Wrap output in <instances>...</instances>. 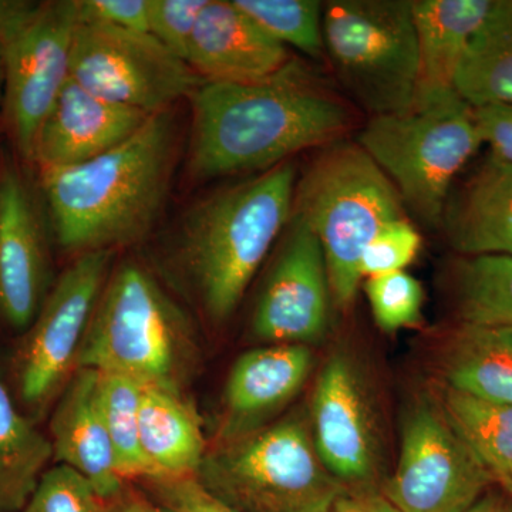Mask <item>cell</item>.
Returning a JSON list of instances; mask_svg holds the SVG:
<instances>
[{
	"instance_id": "35",
	"label": "cell",
	"mask_w": 512,
	"mask_h": 512,
	"mask_svg": "<svg viewBox=\"0 0 512 512\" xmlns=\"http://www.w3.org/2000/svg\"><path fill=\"white\" fill-rule=\"evenodd\" d=\"M80 22L148 33V0H77Z\"/></svg>"
},
{
	"instance_id": "2",
	"label": "cell",
	"mask_w": 512,
	"mask_h": 512,
	"mask_svg": "<svg viewBox=\"0 0 512 512\" xmlns=\"http://www.w3.org/2000/svg\"><path fill=\"white\" fill-rule=\"evenodd\" d=\"M175 158L177 127L168 110L93 160L40 170L57 245L77 256L116 252L146 238L164 210Z\"/></svg>"
},
{
	"instance_id": "37",
	"label": "cell",
	"mask_w": 512,
	"mask_h": 512,
	"mask_svg": "<svg viewBox=\"0 0 512 512\" xmlns=\"http://www.w3.org/2000/svg\"><path fill=\"white\" fill-rule=\"evenodd\" d=\"M329 512H400L392 501L383 495L365 490L345 491Z\"/></svg>"
},
{
	"instance_id": "27",
	"label": "cell",
	"mask_w": 512,
	"mask_h": 512,
	"mask_svg": "<svg viewBox=\"0 0 512 512\" xmlns=\"http://www.w3.org/2000/svg\"><path fill=\"white\" fill-rule=\"evenodd\" d=\"M461 325L512 329V256H467L457 265Z\"/></svg>"
},
{
	"instance_id": "24",
	"label": "cell",
	"mask_w": 512,
	"mask_h": 512,
	"mask_svg": "<svg viewBox=\"0 0 512 512\" xmlns=\"http://www.w3.org/2000/svg\"><path fill=\"white\" fill-rule=\"evenodd\" d=\"M53 460L49 436L22 412L0 365V512H20Z\"/></svg>"
},
{
	"instance_id": "3",
	"label": "cell",
	"mask_w": 512,
	"mask_h": 512,
	"mask_svg": "<svg viewBox=\"0 0 512 512\" xmlns=\"http://www.w3.org/2000/svg\"><path fill=\"white\" fill-rule=\"evenodd\" d=\"M296 167L275 165L195 202L175 237V259L212 323L227 322L291 220Z\"/></svg>"
},
{
	"instance_id": "1",
	"label": "cell",
	"mask_w": 512,
	"mask_h": 512,
	"mask_svg": "<svg viewBox=\"0 0 512 512\" xmlns=\"http://www.w3.org/2000/svg\"><path fill=\"white\" fill-rule=\"evenodd\" d=\"M192 180L262 173L295 154L342 140L355 113L303 64L256 83L202 82L191 96Z\"/></svg>"
},
{
	"instance_id": "33",
	"label": "cell",
	"mask_w": 512,
	"mask_h": 512,
	"mask_svg": "<svg viewBox=\"0 0 512 512\" xmlns=\"http://www.w3.org/2000/svg\"><path fill=\"white\" fill-rule=\"evenodd\" d=\"M208 0H148V33L187 63L192 36Z\"/></svg>"
},
{
	"instance_id": "5",
	"label": "cell",
	"mask_w": 512,
	"mask_h": 512,
	"mask_svg": "<svg viewBox=\"0 0 512 512\" xmlns=\"http://www.w3.org/2000/svg\"><path fill=\"white\" fill-rule=\"evenodd\" d=\"M404 211L399 191L357 143L323 147L296 181L292 214L318 238L339 309L355 301L366 248L384 225L406 217Z\"/></svg>"
},
{
	"instance_id": "19",
	"label": "cell",
	"mask_w": 512,
	"mask_h": 512,
	"mask_svg": "<svg viewBox=\"0 0 512 512\" xmlns=\"http://www.w3.org/2000/svg\"><path fill=\"white\" fill-rule=\"evenodd\" d=\"M312 363L306 345H268L239 357L222 397L221 443L265 427L302 389Z\"/></svg>"
},
{
	"instance_id": "17",
	"label": "cell",
	"mask_w": 512,
	"mask_h": 512,
	"mask_svg": "<svg viewBox=\"0 0 512 512\" xmlns=\"http://www.w3.org/2000/svg\"><path fill=\"white\" fill-rule=\"evenodd\" d=\"M276 42L234 0H208L192 36L187 63L208 83H256L291 63Z\"/></svg>"
},
{
	"instance_id": "22",
	"label": "cell",
	"mask_w": 512,
	"mask_h": 512,
	"mask_svg": "<svg viewBox=\"0 0 512 512\" xmlns=\"http://www.w3.org/2000/svg\"><path fill=\"white\" fill-rule=\"evenodd\" d=\"M141 480L195 477L207 446L200 416L181 392L144 386L140 403Z\"/></svg>"
},
{
	"instance_id": "42",
	"label": "cell",
	"mask_w": 512,
	"mask_h": 512,
	"mask_svg": "<svg viewBox=\"0 0 512 512\" xmlns=\"http://www.w3.org/2000/svg\"><path fill=\"white\" fill-rule=\"evenodd\" d=\"M505 490H507L508 493H510L511 497H512V485H510V487L505 488Z\"/></svg>"
},
{
	"instance_id": "40",
	"label": "cell",
	"mask_w": 512,
	"mask_h": 512,
	"mask_svg": "<svg viewBox=\"0 0 512 512\" xmlns=\"http://www.w3.org/2000/svg\"><path fill=\"white\" fill-rule=\"evenodd\" d=\"M466 512H512L511 494L505 488L504 491H487Z\"/></svg>"
},
{
	"instance_id": "9",
	"label": "cell",
	"mask_w": 512,
	"mask_h": 512,
	"mask_svg": "<svg viewBox=\"0 0 512 512\" xmlns=\"http://www.w3.org/2000/svg\"><path fill=\"white\" fill-rule=\"evenodd\" d=\"M113 256L111 251L77 255L22 333L12 360V393L33 421L56 403L77 370L84 336L113 269Z\"/></svg>"
},
{
	"instance_id": "12",
	"label": "cell",
	"mask_w": 512,
	"mask_h": 512,
	"mask_svg": "<svg viewBox=\"0 0 512 512\" xmlns=\"http://www.w3.org/2000/svg\"><path fill=\"white\" fill-rule=\"evenodd\" d=\"M494 478L443 407L421 400L404 420L399 464L386 497L400 512H466Z\"/></svg>"
},
{
	"instance_id": "6",
	"label": "cell",
	"mask_w": 512,
	"mask_h": 512,
	"mask_svg": "<svg viewBox=\"0 0 512 512\" xmlns=\"http://www.w3.org/2000/svg\"><path fill=\"white\" fill-rule=\"evenodd\" d=\"M195 478L241 512H329L348 490L320 460L311 430L293 417L207 451Z\"/></svg>"
},
{
	"instance_id": "23",
	"label": "cell",
	"mask_w": 512,
	"mask_h": 512,
	"mask_svg": "<svg viewBox=\"0 0 512 512\" xmlns=\"http://www.w3.org/2000/svg\"><path fill=\"white\" fill-rule=\"evenodd\" d=\"M441 365L446 387L512 406V329L461 325Z\"/></svg>"
},
{
	"instance_id": "39",
	"label": "cell",
	"mask_w": 512,
	"mask_h": 512,
	"mask_svg": "<svg viewBox=\"0 0 512 512\" xmlns=\"http://www.w3.org/2000/svg\"><path fill=\"white\" fill-rule=\"evenodd\" d=\"M104 512H171L163 505L147 497H138V495L127 494L124 491L116 500L104 503Z\"/></svg>"
},
{
	"instance_id": "10",
	"label": "cell",
	"mask_w": 512,
	"mask_h": 512,
	"mask_svg": "<svg viewBox=\"0 0 512 512\" xmlns=\"http://www.w3.org/2000/svg\"><path fill=\"white\" fill-rule=\"evenodd\" d=\"M70 79L103 99L163 113L191 97L201 79L183 59L150 33L79 22L74 33Z\"/></svg>"
},
{
	"instance_id": "31",
	"label": "cell",
	"mask_w": 512,
	"mask_h": 512,
	"mask_svg": "<svg viewBox=\"0 0 512 512\" xmlns=\"http://www.w3.org/2000/svg\"><path fill=\"white\" fill-rule=\"evenodd\" d=\"M20 512H104V501L86 477L55 464L47 468Z\"/></svg>"
},
{
	"instance_id": "11",
	"label": "cell",
	"mask_w": 512,
	"mask_h": 512,
	"mask_svg": "<svg viewBox=\"0 0 512 512\" xmlns=\"http://www.w3.org/2000/svg\"><path fill=\"white\" fill-rule=\"evenodd\" d=\"M77 0L37 2L28 18L0 39L5 57L2 113L20 156L30 161L33 141L70 79Z\"/></svg>"
},
{
	"instance_id": "25",
	"label": "cell",
	"mask_w": 512,
	"mask_h": 512,
	"mask_svg": "<svg viewBox=\"0 0 512 512\" xmlns=\"http://www.w3.org/2000/svg\"><path fill=\"white\" fill-rule=\"evenodd\" d=\"M454 89L473 109L512 104V0H498L493 16L471 39Z\"/></svg>"
},
{
	"instance_id": "18",
	"label": "cell",
	"mask_w": 512,
	"mask_h": 512,
	"mask_svg": "<svg viewBox=\"0 0 512 512\" xmlns=\"http://www.w3.org/2000/svg\"><path fill=\"white\" fill-rule=\"evenodd\" d=\"M49 431L53 461L86 477L104 503L126 491L104 423L97 370L74 372L53 406Z\"/></svg>"
},
{
	"instance_id": "30",
	"label": "cell",
	"mask_w": 512,
	"mask_h": 512,
	"mask_svg": "<svg viewBox=\"0 0 512 512\" xmlns=\"http://www.w3.org/2000/svg\"><path fill=\"white\" fill-rule=\"evenodd\" d=\"M365 291L377 326L384 332L412 328L421 319L424 292L404 271L366 279Z\"/></svg>"
},
{
	"instance_id": "20",
	"label": "cell",
	"mask_w": 512,
	"mask_h": 512,
	"mask_svg": "<svg viewBox=\"0 0 512 512\" xmlns=\"http://www.w3.org/2000/svg\"><path fill=\"white\" fill-rule=\"evenodd\" d=\"M419 82L414 104L456 92L454 80L471 39L493 16L498 0H412Z\"/></svg>"
},
{
	"instance_id": "38",
	"label": "cell",
	"mask_w": 512,
	"mask_h": 512,
	"mask_svg": "<svg viewBox=\"0 0 512 512\" xmlns=\"http://www.w3.org/2000/svg\"><path fill=\"white\" fill-rule=\"evenodd\" d=\"M36 5L29 0H0V39L28 18Z\"/></svg>"
},
{
	"instance_id": "13",
	"label": "cell",
	"mask_w": 512,
	"mask_h": 512,
	"mask_svg": "<svg viewBox=\"0 0 512 512\" xmlns=\"http://www.w3.org/2000/svg\"><path fill=\"white\" fill-rule=\"evenodd\" d=\"M274 265L256 301L251 328L268 345H306L325 335L330 286L318 238L292 214Z\"/></svg>"
},
{
	"instance_id": "8",
	"label": "cell",
	"mask_w": 512,
	"mask_h": 512,
	"mask_svg": "<svg viewBox=\"0 0 512 512\" xmlns=\"http://www.w3.org/2000/svg\"><path fill=\"white\" fill-rule=\"evenodd\" d=\"M323 45L340 83L372 117L412 109L419 82L412 0L326 2Z\"/></svg>"
},
{
	"instance_id": "15",
	"label": "cell",
	"mask_w": 512,
	"mask_h": 512,
	"mask_svg": "<svg viewBox=\"0 0 512 512\" xmlns=\"http://www.w3.org/2000/svg\"><path fill=\"white\" fill-rule=\"evenodd\" d=\"M311 434L320 460L336 480L363 487L375 474V443L362 389L343 356L329 359L316 380Z\"/></svg>"
},
{
	"instance_id": "41",
	"label": "cell",
	"mask_w": 512,
	"mask_h": 512,
	"mask_svg": "<svg viewBox=\"0 0 512 512\" xmlns=\"http://www.w3.org/2000/svg\"><path fill=\"white\" fill-rule=\"evenodd\" d=\"M3 94H5V57H3V47L0 43V110L3 107Z\"/></svg>"
},
{
	"instance_id": "16",
	"label": "cell",
	"mask_w": 512,
	"mask_h": 512,
	"mask_svg": "<svg viewBox=\"0 0 512 512\" xmlns=\"http://www.w3.org/2000/svg\"><path fill=\"white\" fill-rule=\"evenodd\" d=\"M150 116L69 79L37 130L30 161L39 170L86 163L133 136Z\"/></svg>"
},
{
	"instance_id": "36",
	"label": "cell",
	"mask_w": 512,
	"mask_h": 512,
	"mask_svg": "<svg viewBox=\"0 0 512 512\" xmlns=\"http://www.w3.org/2000/svg\"><path fill=\"white\" fill-rule=\"evenodd\" d=\"M474 123L491 154L512 164V104H488L473 109Z\"/></svg>"
},
{
	"instance_id": "32",
	"label": "cell",
	"mask_w": 512,
	"mask_h": 512,
	"mask_svg": "<svg viewBox=\"0 0 512 512\" xmlns=\"http://www.w3.org/2000/svg\"><path fill=\"white\" fill-rule=\"evenodd\" d=\"M420 248V232L407 217L389 222L366 248L360 262V275L367 279L404 271L416 259Z\"/></svg>"
},
{
	"instance_id": "14",
	"label": "cell",
	"mask_w": 512,
	"mask_h": 512,
	"mask_svg": "<svg viewBox=\"0 0 512 512\" xmlns=\"http://www.w3.org/2000/svg\"><path fill=\"white\" fill-rule=\"evenodd\" d=\"M47 214L30 180L12 160L0 164V322L23 333L52 281Z\"/></svg>"
},
{
	"instance_id": "21",
	"label": "cell",
	"mask_w": 512,
	"mask_h": 512,
	"mask_svg": "<svg viewBox=\"0 0 512 512\" xmlns=\"http://www.w3.org/2000/svg\"><path fill=\"white\" fill-rule=\"evenodd\" d=\"M448 242L466 256H512V164L490 154L448 198L441 218Z\"/></svg>"
},
{
	"instance_id": "4",
	"label": "cell",
	"mask_w": 512,
	"mask_h": 512,
	"mask_svg": "<svg viewBox=\"0 0 512 512\" xmlns=\"http://www.w3.org/2000/svg\"><path fill=\"white\" fill-rule=\"evenodd\" d=\"M195 360L190 319L136 261L111 269L80 349L77 369L183 393Z\"/></svg>"
},
{
	"instance_id": "34",
	"label": "cell",
	"mask_w": 512,
	"mask_h": 512,
	"mask_svg": "<svg viewBox=\"0 0 512 512\" xmlns=\"http://www.w3.org/2000/svg\"><path fill=\"white\" fill-rule=\"evenodd\" d=\"M141 481L151 500L171 512H241L214 497L195 477Z\"/></svg>"
},
{
	"instance_id": "26",
	"label": "cell",
	"mask_w": 512,
	"mask_h": 512,
	"mask_svg": "<svg viewBox=\"0 0 512 512\" xmlns=\"http://www.w3.org/2000/svg\"><path fill=\"white\" fill-rule=\"evenodd\" d=\"M447 419L503 488L512 485V406L444 386Z\"/></svg>"
},
{
	"instance_id": "29",
	"label": "cell",
	"mask_w": 512,
	"mask_h": 512,
	"mask_svg": "<svg viewBox=\"0 0 512 512\" xmlns=\"http://www.w3.org/2000/svg\"><path fill=\"white\" fill-rule=\"evenodd\" d=\"M269 36L286 47L320 59L323 45V3L318 0H234Z\"/></svg>"
},
{
	"instance_id": "28",
	"label": "cell",
	"mask_w": 512,
	"mask_h": 512,
	"mask_svg": "<svg viewBox=\"0 0 512 512\" xmlns=\"http://www.w3.org/2000/svg\"><path fill=\"white\" fill-rule=\"evenodd\" d=\"M100 373V372H99ZM143 384L111 373H100V404L117 468L124 480L144 478L140 448V403Z\"/></svg>"
},
{
	"instance_id": "7",
	"label": "cell",
	"mask_w": 512,
	"mask_h": 512,
	"mask_svg": "<svg viewBox=\"0 0 512 512\" xmlns=\"http://www.w3.org/2000/svg\"><path fill=\"white\" fill-rule=\"evenodd\" d=\"M357 144L392 181L404 207L439 225L454 178L483 141L473 107L454 92L406 113L372 117Z\"/></svg>"
}]
</instances>
